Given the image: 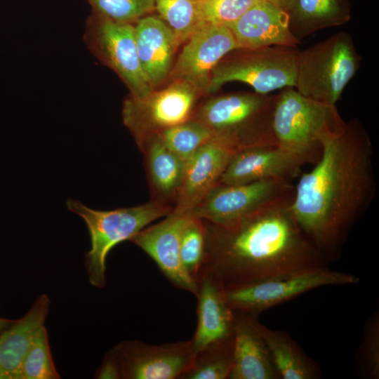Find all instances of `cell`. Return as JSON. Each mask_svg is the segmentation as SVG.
Wrapping results in <instances>:
<instances>
[{"label":"cell","instance_id":"cell-1","mask_svg":"<svg viewBox=\"0 0 379 379\" xmlns=\"http://www.w3.org/2000/svg\"><path fill=\"white\" fill-rule=\"evenodd\" d=\"M373 146L357 119L326 138L315 166L295 187L291 205L298 224L331 262L376 195Z\"/></svg>","mask_w":379,"mask_h":379},{"label":"cell","instance_id":"cell-2","mask_svg":"<svg viewBox=\"0 0 379 379\" xmlns=\"http://www.w3.org/2000/svg\"><path fill=\"white\" fill-rule=\"evenodd\" d=\"M291 204H279L225 225L204 220L203 264L215 270L225 286L328 267L330 261L295 220Z\"/></svg>","mask_w":379,"mask_h":379},{"label":"cell","instance_id":"cell-3","mask_svg":"<svg viewBox=\"0 0 379 379\" xmlns=\"http://www.w3.org/2000/svg\"><path fill=\"white\" fill-rule=\"evenodd\" d=\"M336 105L308 98L293 87L275 95L272 131L277 145L303 164H316L323 142L345 126Z\"/></svg>","mask_w":379,"mask_h":379},{"label":"cell","instance_id":"cell-4","mask_svg":"<svg viewBox=\"0 0 379 379\" xmlns=\"http://www.w3.org/2000/svg\"><path fill=\"white\" fill-rule=\"evenodd\" d=\"M275 95L234 93L213 98L192 114L213 133V139L234 153L277 145L272 131Z\"/></svg>","mask_w":379,"mask_h":379},{"label":"cell","instance_id":"cell-5","mask_svg":"<svg viewBox=\"0 0 379 379\" xmlns=\"http://www.w3.org/2000/svg\"><path fill=\"white\" fill-rule=\"evenodd\" d=\"M68 209L85 222L91 239V248L85 258V268L90 284L98 288L106 286V259L118 244L130 241L152 222L169 215L173 208L149 201L128 208L109 211L90 208L78 200L69 199Z\"/></svg>","mask_w":379,"mask_h":379},{"label":"cell","instance_id":"cell-6","mask_svg":"<svg viewBox=\"0 0 379 379\" xmlns=\"http://www.w3.org/2000/svg\"><path fill=\"white\" fill-rule=\"evenodd\" d=\"M361 60L352 36L338 32L298 51L294 88L308 98L335 105Z\"/></svg>","mask_w":379,"mask_h":379},{"label":"cell","instance_id":"cell-7","mask_svg":"<svg viewBox=\"0 0 379 379\" xmlns=\"http://www.w3.org/2000/svg\"><path fill=\"white\" fill-rule=\"evenodd\" d=\"M297 47L267 46L226 55L215 67L205 93H212L222 85L240 81L255 93L270 94L277 89L295 86Z\"/></svg>","mask_w":379,"mask_h":379},{"label":"cell","instance_id":"cell-8","mask_svg":"<svg viewBox=\"0 0 379 379\" xmlns=\"http://www.w3.org/2000/svg\"><path fill=\"white\" fill-rule=\"evenodd\" d=\"M360 278L328 267L302 270L272 277L226 286L228 303L233 311L258 314L311 290L333 285H352Z\"/></svg>","mask_w":379,"mask_h":379},{"label":"cell","instance_id":"cell-9","mask_svg":"<svg viewBox=\"0 0 379 379\" xmlns=\"http://www.w3.org/2000/svg\"><path fill=\"white\" fill-rule=\"evenodd\" d=\"M295 186L284 179L239 185L218 183L201 199L191 215L213 224L235 222L266 208L292 202Z\"/></svg>","mask_w":379,"mask_h":379},{"label":"cell","instance_id":"cell-10","mask_svg":"<svg viewBox=\"0 0 379 379\" xmlns=\"http://www.w3.org/2000/svg\"><path fill=\"white\" fill-rule=\"evenodd\" d=\"M198 93L192 85L177 80L145 97L126 100L123 121L138 147L147 138L190 119Z\"/></svg>","mask_w":379,"mask_h":379},{"label":"cell","instance_id":"cell-11","mask_svg":"<svg viewBox=\"0 0 379 379\" xmlns=\"http://www.w3.org/2000/svg\"><path fill=\"white\" fill-rule=\"evenodd\" d=\"M113 349L121 379H180L192 366L197 352L192 339L162 345L125 340Z\"/></svg>","mask_w":379,"mask_h":379},{"label":"cell","instance_id":"cell-12","mask_svg":"<svg viewBox=\"0 0 379 379\" xmlns=\"http://www.w3.org/2000/svg\"><path fill=\"white\" fill-rule=\"evenodd\" d=\"M187 40L172 74L205 93L212 70L238 45L229 27L223 25H204Z\"/></svg>","mask_w":379,"mask_h":379},{"label":"cell","instance_id":"cell-13","mask_svg":"<svg viewBox=\"0 0 379 379\" xmlns=\"http://www.w3.org/2000/svg\"><path fill=\"white\" fill-rule=\"evenodd\" d=\"M191 217L171 212L160 222L142 229L130 241L156 262L173 285L196 295L197 283L185 270L180 255L181 234Z\"/></svg>","mask_w":379,"mask_h":379},{"label":"cell","instance_id":"cell-14","mask_svg":"<svg viewBox=\"0 0 379 379\" xmlns=\"http://www.w3.org/2000/svg\"><path fill=\"white\" fill-rule=\"evenodd\" d=\"M197 326L192 338L196 351L233 335L234 314L230 306L220 274L202 264L196 279Z\"/></svg>","mask_w":379,"mask_h":379},{"label":"cell","instance_id":"cell-15","mask_svg":"<svg viewBox=\"0 0 379 379\" xmlns=\"http://www.w3.org/2000/svg\"><path fill=\"white\" fill-rule=\"evenodd\" d=\"M96 14V13H95ZM95 40L109 65L126 84L133 98H142L154 89L142 71L138 55L134 26L96 14Z\"/></svg>","mask_w":379,"mask_h":379},{"label":"cell","instance_id":"cell-16","mask_svg":"<svg viewBox=\"0 0 379 379\" xmlns=\"http://www.w3.org/2000/svg\"><path fill=\"white\" fill-rule=\"evenodd\" d=\"M302 165L277 145L249 147L232 155L219 183L239 185L267 179L290 181L300 175Z\"/></svg>","mask_w":379,"mask_h":379},{"label":"cell","instance_id":"cell-17","mask_svg":"<svg viewBox=\"0 0 379 379\" xmlns=\"http://www.w3.org/2000/svg\"><path fill=\"white\" fill-rule=\"evenodd\" d=\"M234 153L212 139L199 147L186 162L182 185L172 213L188 214L219 183Z\"/></svg>","mask_w":379,"mask_h":379},{"label":"cell","instance_id":"cell-18","mask_svg":"<svg viewBox=\"0 0 379 379\" xmlns=\"http://www.w3.org/2000/svg\"><path fill=\"white\" fill-rule=\"evenodd\" d=\"M228 27L238 48L297 47L300 42L290 30L286 11L279 5L266 0H258Z\"/></svg>","mask_w":379,"mask_h":379},{"label":"cell","instance_id":"cell-19","mask_svg":"<svg viewBox=\"0 0 379 379\" xmlns=\"http://www.w3.org/2000/svg\"><path fill=\"white\" fill-rule=\"evenodd\" d=\"M140 62L152 89L166 77L179 41L160 18L145 16L134 26Z\"/></svg>","mask_w":379,"mask_h":379},{"label":"cell","instance_id":"cell-20","mask_svg":"<svg viewBox=\"0 0 379 379\" xmlns=\"http://www.w3.org/2000/svg\"><path fill=\"white\" fill-rule=\"evenodd\" d=\"M234 314V364L229 379L280 378L256 327L258 316Z\"/></svg>","mask_w":379,"mask_h":379},{"label":"cell","instance_id":"cell-21","mask_svg":"<svg viewBox=\"0 0 379 379\" xmlns=\"http://www.w3.org/2000/svg\"><path fill=\"white\" fill-rule=\"evenodd\" d=\"M143 153L151 201L173 208L187 161L166 147L154 135L138 147Z\"/></svg>","mask_w":379,"mask_h":379},{"label":"cell","instance_id":"cell-22","mask_svg":"<svg viewBox=\"0 0 379 379\" xmlns=\"http://www.w3.org/2000/svg\"><path fill=\"white\" fill-rule=\"evenodd\" d=\"M50 305L48 296L41 294L20 319L0 333V379H15L36 332L45 324Z\"/></svg>","mask_w":379,"mask_h":379},{"label":"cell","instance_id":"cell-23","mask_svg":"<svg viewBox=\"0 0 379 379\" xmlns=\"http://www.w3.org/2000/svg\"><path fill=\"white\" fill-rule=\"evenodd\" d=\"M293 35L300 41L317 31L340 26L351 18L347 0H281Z\"/></svg>","mask_w":379,"mask_h":379},{"label":"cell","instance_id":"cell-24","mask_svg":"<svg viewBox=\"0 0 379 379\" xmlns=\"http://www.w3.org/2000/svg\"><path fill=\"white\" fill-rule=\"evenodd\" d=\"M255 325L280 378L317 379L321 377L319 366L286 332L267 328L258 317Z\"/></svg>","mask_w":379,"mask_h":379},{"label":"cell","instance_id":"cell-25","mask_svg":"<svg viewBox=\"0 0 379 379\" xmlns=\"http://www.w3.org/2000/svg\"><path fill=\"white\" fill-rule=\"evenodd\" d=\"M234 364V336L197 351L190 368L180 379H229Z\"/></svg>","mask_w":379,"mask_h":379},{"label":"cell","instance_id":"cell-26","mask_svg":"<svg viewBox=\"0 0 379 379\" xmlns=\"http://www.w3.org/2000/svg\"><path fill=\"white\" fill-rule=\"evenodd\" d=\"M157 135L166 147L186 161L213 138L208 126L192 117Z\"/></svg>","mask_w":379,"mask_h":379},{"label":"cell","instance_id":"cell-27","mask_svg":"<svg viewBox=\"0 0 379 379\" xmlns=\"http://www.w3.org/2000/svg\"><path fill=\"white\" fill-rule=\"evenodd\" d=\"M51 354L48 331L42 326L36 332L27 350L15 379H58Z\"/></svg>","mask_w":379,"mask_h":379},{"label":"cell","instance_id":"cell-28","mask_svg":"<svg viewBox=\"0 0 379 379\" xmlns=\"http://www.w3.org/2000/svg\"><path fill=\"white\" fill-rule=\"evenodd\" d=\"M155 8L169 26L179 43L187 40L203 26L196 0H154Z\"/></svg>","mask_w":379,"mask_h":379},{"label":"cell","instance_id":"cell-29","mask_svg":"<svg viewBox=\"0 0 379 379\" xmlns=\"http://www.w3.org/2000/svg\"><path fill=\"white\" fill-rule=\"evenodd\" d=\"M205 243L204 222L192 216L181 234L180 255L182 266L195 281L204 262Z\"/></svg>","mask_w":379,"mask_h":379},{"label":"cell","instance_id":"cell-30","mask_svg":"<svg viewBox=\"0 0 379 379\" xmlns=\"http://www.w3.org/2000/svg\"><path fill=\"white\" fill-rule=\"evenodd\" d=\"M202 25L228 27L258 0H196Z\"/></svg>","mask_w":379,"mask_h":379},{"label":"cell","instance_id":"cell-31","mask_svg":"<svg viewBox=\"0 0 379 379\" xmlns=\"http://www.w3.org/2000/svg\"><path fill=\"white\" fill-rule=\"evenodd\" d=\"M96 14L121 22L139 20L155 8L154 0H87Z\"/></svg>","mask_w":379,"mask_h":379},{"label":"cell","instance_id":"cell-32","mask_svg":"<svg viewBox=\"0 0 379 379\" xmlns=\"http://www.w3.org/2000/svg\"><path fill=\"white\" fill-rule=\"evenodd\" d=\"M359 371L364 378H379V314L367 321L358 352Z\"/></svg>","mask_w":379,"mask_h":379},{"label":"cell","instance_id":"cell-33","mask_svg":"<svg viewBox=\"0 0 379 379\" xmlns=\"http://www.w3.org/2000/svg\"><path fill=\"white\" fill-rule=\"evenodd\" d=\"M94 378L98 379H121L119 363L113 348L105 354L102 363L95 373Z\"/></svg>","mask_w":379,"mask_h":379},{"label":"cell","instance_id":"cell-34","mask_svg":"<svg viewBox=\"0 0 379 379\" xmlns=\"http://www.w3.org/2000/svg\"><path fill=\"white\" fill-rule=\"evenodd\" d=\"M15 320L0 317V333L11 326Z\"/></svg>","mask_w":379,"mask_h":379},{"label":"cell","instance_id":"cell-35","mask_svg":"<svg viewBox=\"0 0 379 379\" xmlns=\"http://www.w3.org/2000/svg\"><path fill=\"white\" fill-rule=\"evenodd\" d=\"M266 1H270V2H272V3H274L276 4H278L280 6V3H281V0H266Z\"/></svg>","mask_w":379,"mask_h":379}]
</instances>
